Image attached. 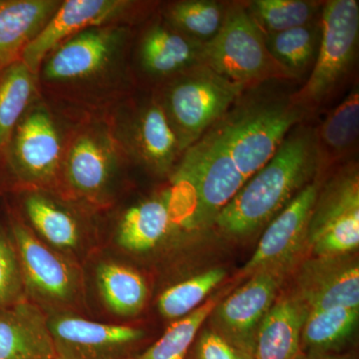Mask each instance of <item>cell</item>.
I'll return each instance as SVG.
<instances>
[{
	"label": "cell",
	"instance_id": "5b68a950",
	"mask_svg": "<svg viewBox=\"0 0 359 359\" xmlns=\"http://www.w3.org/2000/svg\"><path fill=\"white\" fill-rule=\"evenodd\" d=\"M359 39L358 0H330L323 4L320 40L313 70L306 84L290 95L304 112L327 102L351 74Z\"/></svg>",
	"mask_w": 359,
	"mask_h": 359
},
{
	"label": "cell",
	"instance_id": "836d02e7",
	"mask_svg": "<svg viewBox=\"0 0 359 359\" xmlns=\"http://www.w3.org/2000/svg\"><path fill=\"white\" fill-rule=\"evenodd\" d=\"M187 359H255L254 354L238 348L216 332L201 328Z\"/></svg>",
	"mask_w": 359,
	"mask_h": 359
},
{
	"label": "cell",
	"instance_id": "ac0fdd59",
	"mask_svg": "<svg viewBox=\"0 0 359 359\" xmlns=\"http://www.w3.org/2000/svg\"><path fill=\"white\" fill-rule=\"evenodd\" d=\"M177 208L184 210L173 187L132 205L124 212L118 224V245L136 255L155 250L166 240L177 222L181 223V219L177 218Z\"/></svg>",
	"mask_w": 359,
	"mask_h": 359
},
{
	"label": "cell",
	"instance_id": "f1b7e54d",
	"mask_svg": "<svg viewBox=\"0 0 359 359\" xmlns=\"http://www.w3.org/2000/svg\"><path fill=\"white\" fill-rule=\"evenodd\" d=\"M229 4L214 0H184L170 4L168 25L199 43L214 39L222 25Z\"/></svg>",
	"mask_w": 359,
	"mask_h": 359
},
{
	"label": "cell",
	"instance_id": "4fadbf2b",
	"mask_svg": "<svg viewBox=\"0 0 359 359\" xmlns=\"http://www.w3.org/2000/svg\"><path fill=\"white\" fill-rule=\"evenodd\" d=\"M127 37L122 26L88 28L59 44L41 66L43 80L52 83L89 79L117 57Z\"/></svg>",
	"mask_w": 359,
	"mask_h": 359
},
{
	"label": "cell",
	"instance_id": "ffe728a7",
	"mask_svg": "<svg viewBox=\"0 0 359 359\" xmlns=\"http://www.w3.org/2000/svg\"><path fill=\"white\" fill-rule=\"evenodd\" d=\"M57 0H0V72L21 54L57 11Z\"/></svg>",
	"mask_w": 359,
	"mask_h": 359
},
{
	"label": "cell",
	"instance_id": "4dcf8cb0",
	"mask_svg": "<svg viewBox=\"0 0 359 359\" xmlns=\"http://www.w3.org/2000/svg\"><path fill=\"white\" fill-rule=\"evenodd\" d=\"M221 295H215L185 318L175 320L153 346L135 359H187L196 337Z\"/></svg>",
	"mask_w": 359,
	"mask_h": 359
},
{
	"label": "cell",
	"instance_id": "83f0119b",
	"mask_svg": "<svg viewBox=\"0 0 359 359\" xmlns=\"http://www.w3.org/2000/svg\"><path fill=\"white\" fill-rule=\"evenodd\" d=\"M320 28L314 22L266 35L268 50L290 77H299L313 65L320 44Z\"/></svg>",
	"mask_w": 359,
	"mask_h": 359
},
{
	"label": "cell",
	"instance_id": "603a6c76",
	"mask_svg": "<svg viewBox=\"0 0 359 359\" xmlns=\"http://www.w3.org/2000/svg\"><path fill=\"white\" fill-rule=\"evenodd\" d=\"M316 132L318 172L348 157L358 147L359 90L355 85L344 101L332 110Z\"/></svg>",
	"mask_w": 359,
	"mask_h": 359
},
{
	"label": "cell",
	"instance_id": "44dd1931",
	"mask_svg": "<svg viewBox=\"0 0 359 359\" xmlns=\"http://www.w3.org/2000/svg\"><path fill=\"white\" fill-rule=\"evenodd\" d=\"M308 309L294 294L276 299L259 325L255 359H295L301 353L302 325Z\"/></svg>",
	"mask_w": 359,
	"mask_h": 359
},
{
	"label": "cell",
	"instance_id": "8992f818",
	"mask_svg": "<svg viewBox=\"0 0 359 359\" xmlns=\"http://www.w3.org/2000/svg\"><path fill=\"white\" fill-rule=\"evenodd\" d=\"M201 65L245 90L292 78L269 53L263 32L244 4H229L218 34L203 44Z\"/></svg>",
	"mask_w": 359,
	"mask_h": 359
},
{
	"label": "cell",
	"instance_id": "7a4b0ae2",
	"mask_svg": "<svg viewBox=\"0 0 359 359\" xmlns=\"http://www.w3.org/2000/svg\"><path fill=\"white\" fill-rule=\"evenodd\" d=\"M306 116L290 96L244 101L241 96L212 129L248 181L271 159L290 130Z\"/></svg>",
	"mask_w": 359,
	"mask_h": 359
},
{
	"label": "cell",
	"instance_id": "52a82bcc",
	"mask_svg": "<svg viewBox=\"0 0 359 359\" xmlns=\"http://www.w3.org/2000/svg\"><path fill=\"white\" fill-rule=\"evenodd\" d=\"M359 245L358 163H347L328 180L314 203L308 230L311 256L351 254Z\"/></svg>",
	"mask_w": 359,
	"mask_h": 359
},
{
	"label": "cell",
	"instance_id": "d6a6232c",
	"mask_svg": "<svg viewBox=\"0 0 359 359\" xmlns=\"http://www.w3.org/2000/svg\"><path fill=\"white\" fill-rule=\"evenodd\" d=\"M27 299L13 238L0 228V308Z\"/></svg>",
	"mask_w": 359,
	"mask_h": 359
},
{
	"label": "cell",
	"instance_id": "30bf717a",
	"mask_svg": "<svg viewBox=\"0 0 359 359\" xmlns=\"http://www.w3.org/2000/svg\"><path fill=\"white\" fill-rule=\"evenodd\" d=\"M55 359H135L141 328L86 320L70 311H48Z\"/></svg>",
	"mask_w": 359,
	"mask_h": 359
},
{
	"label": "cell",
	"instance_id": "3957f363",
	"mask_svg": "<svg viewBox=\"0 0 359 359\" xmlns=\"http://www.w3.org/2000/svg\"><path fill=\"white\" fill-rule=\"evenodd\" d=\"M247 182L212 128L190 146L172 173V185L186 211L185 226L214 224Z\"/></svg>",
	"mask_w": 359,
	"mask_h": 359
},
{
	"label": "cell",
	"instance_id": "7c38bea8",
	"mask_svg": "<svg viewBox=\"0 0 359 359\" xmlns=\"http://www.w3.org/2000/svg\"><path fill=\"white\" fill-rule=\"evenodd\" d=\"M9 142L11 166L21 181L41 186L56 178L62 166V141L43 104L28 108Z\"/></svg>",
	"mask_w": 359,
	"mask_h": 359
},
{
	"label": "cell",
	"instance_id": "1f68e13d",
	"mask_svg": "<svg viewBox=\"0 0 359 359\" xmlns=\"http://www.w3.org/2000/svg\"><path fill=\"white\" fill-rule=\"evenodd\" d=\"M320 6L306 0H255L245 4L264 36L313 22Z\"/></svg>",
	"mask_w": 359,
	"mask_h": 359
},
{
	"label": "cell",
	"instance_id": "9c48e42d",
	"mask_svg": "<svg viewBox=\"0 0 359 359\" xmlns=\"http://www.w3.org/2000/svg\"><path fill=\"white\" fill-rule=\"evenodd\" d=\"M287 273L257 271L242 287L221 299L208 318V327L231 344L254 354L259 325L278 299Z\"/></svg>",
	"mask_w": 359,
	"mask_h": 359
},
{
	"label": "cell",
	"instance_id": "277c9868",
	"mask_svg": "<svg viewBox=\"0 0 359 359\" xmlns=\"http://www.w3.org/2000/svg\"><path fill=\"white\" fill-rule=\"evenodd\" d=\"M245 88L198 65L172 77L159 101L183 153L231 109Z\"/></svg>",
	"mask_w": 359,
	"mask_h": 359
},
{
	"label": "cell",
	"instance_id": "e575fe53",
	"mask_svg": "<svg viewBox=\"0 0 359 359\" xmlns=\"http://www.w3.org/2000/svg\"><path fill=\"white\" fill-rule=\"evenodd\" d=\"M295 359H354L353 356L346 353L335 354H304L299 353Z\"/></svg>",
	"mask_w": 359,
	"mask_h": 359
},
{
	"label": "cell",
	"instance_id": "8fae6325",
	"mask_svg": "<svg viewBox=\"0 0 359 359\" xmlns=\"http://www.w3.org/2000/svg\"><path fill=\"white\" fill-rule=\"evenodd\" d=\"M320 181L316 175L313 181L297 194L283 211L269 222L252 256L242 269V275L250 276L262 271L289 273L308 250L309 218Z\"/></svg>",
	"mask_w": 359,
	"mask_h": 359
},
{
	"label": "cell",
	"instance_id": "9a60e30c",
	"mask_svg": "<svg viewBox=\"0 0 359 359\" xmlns=\"http://www.w3.org/2000/svg\"><path fill=\"white\" fill-rule=\"evenodd\" d=\"M292 294L309 311L359 309V264L351 254L311 257L302 264Z\"/></svg>",
	"mask_w": 359,
	"mask_h": 359
},
{
	"label": "cell",
	"instance_id": "d4e9b609",
	"mask_svg": "<svg viewBox=\"0 0 359 359\" xmlns=\"http://www.w3.org/2000/svg\"><path fill=\"white\" fill-rule=\"evenodd\" d=\"M359 309L334 308L309 311L302 325L301 353H342L358 328Z\"/></svg>",
	"mask_w": 359,
	"mask_h": 359
},
{
	"label": "cell",
	"instance_id": "5bb4252c",
	"mask_svg": "<svg viewBox=\"0 0 359 359\" xmlns=\"http://www.w3.org/2000/svg\"><path fill=\"white\" fill-rule=\"evenodd\" d=\"M62 165L71 190L99 202L110 192L119 172V145L107 131L92 127L73 139Z\"/></svg>",
	"mask_w": 359,
	"mask_h": 359
},
{
	"label": "cell",
	"instance_id": "f546056e",
	"mask_svg": "<svg viewBox=\"0 0 359 359\" xmlns=\"http://www.w3.org/2000/svg\"><path fill=\"white\" fill-rule=\"evenodd\" d=\"M223 268H214L194 276L164 290L158 299L163 318L178 320L202 306L208 295L226 278Z\"/></svg>",
	"mask_w": 359,
	"mask_h": 359
},
{
	"label": "cell",
	"instance_id": "6da1fadb",
	"mask_svg": "<svg viewBox=\"0 0 359 359\" xmlns=\"http://www.w3.org/2000/svg\"><path fill=\"white\" fill-rule=\"evenodd\" d=\"M318 172L316 132L297 125L262 169L222 210L214 224L231 237H245L269 223Z\"/></svg>",
	"mask_w": 359,
	"mask_h": 359
},
{
	"label": "cell",
	"instance_id": "2e32d148",
	"mask_svg": "<svg viewBox=\"0 0 359 359\" xmlns=\"http://www.w3.org/2000/svg\"><path fill=\"white\" fill-rule=\"evenodd\" d=\"M134 6L135 2L127 0L61 1L43 29L25 47L20 61L36 74L44 59L59 44L88 28L111 25Z\"/></svg>",
	"mask_w": 359,
	"mask_h": 359
},
{
	"label": "cell",
	"instance_id": "e0dca14e",
	"mask_svg": "<svg viewBox=\"0 0 359 359\" xmlns=\"http://www.w3.org/2000/svg\"><path fill=\"white\" fill-rule=\"evenodd\" d=\"M129 154L159 176L173 173L183 151L159 101L143 104L121 130Z\"/></svg>",
	"mask_w": 359,
	"mask_h": 359
},
{
	"label": "cell",
	"instance_id": "d6986e66",
	"mask_svg": "<svg viewBox=\"0 0 359 359\" xmlns=\"http://www.w3.org/2000/svg\"><path fill=\"white\" fill-rule=\"evenodd\" d=\"M0 359H55L44 309L32 301L0 308Z\"/></svg>",
	"mask_w": 359,
	"mask_h": 359
},
{
	"label": "cell",
	"instance_id": "ba28073f",
	"mask_svg": "<svg viewBox=\"0 0 359 359\" xmlns=\"http://www.w3.org/2000/svg\"><path fill=\"white\" fill-rule=\"evenodd\" d=\"M11 235L26 295L48 311H68L81 292L77 269L20 222L11 224Z\"/></svg>",
	"mask_w": 359,
	"mask_h": 359
},
{
	"label": "cell",
	"instance_id": "484cf974",
	"mask_svg": "<svg viewBox=\"0 0 359 359\" xmlns=\"http://www.w3.org/2000/svg\"><path fill=\"white\" fill-rule=\"evenodd\" d=\"M99 294L111 313L130 318L140 313L147 302V283L143 276L125 264L104 262L96 269Z\"/></svg>",
	"mask_w": 359,
	"mask_h": 359
},
{
	"label": "cell",
	"instance_id": "7402d4cb",
	"mask_svg": "<svg viewBox=\"0 0 359 359\" xmlns=\"http://www.w3.org/2000/svg\"><path fill=\"white\" fill-rule=\"evenodd\" d=\"M203 44L169 25H153L139 47L142 69L151 76L172 78L201 65Z\"/></svg>",
	"mask_w": 359,
	"mask_h": 359
},
{
	"label": "cell",
	"instance_id": "cb8c5ba5",
	"mask_svg": "<svg viewBox=\"0 0 359 359\" xmlns=\"http://www.w3.org/2000/svg\"><path fill=\"white\" fill-rule=\"evenodd\" d=\"M23 208L28 221L52 249L75 252L82 241L81 226L65 205L41 192L26 194Z\"/></svg>",
	"mask_w": 359,
	"mask_h": 359
},
{
	"label": "cell",
	"instance_id": "4316f807",
	"mask_svg": "<svg viewBox=\"0 0 359 359\" xmlns=\"http://www.w3.org/2000/svg\"><path fill=\"white\" fill-rule=\"evenodd\" d=\"M36 92L35 74L21 61L0 72V150L11 141Z\"/></svg>",
	"mask_w": 359,
	"mask_h": 359
}]
</instances>
